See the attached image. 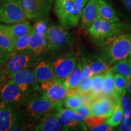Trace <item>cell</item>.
<instances>
[{"mask_svg": "<svg viewBox=\"0 0 131 131\" xmlns=\"http://www.w3.org/2000/svg\"><path fill=\"white\" fill-rule=\"evenodd\" d=\"M130 55L131 34L121 32L104 41L100 52V57L109 66Z\"/></svg>", "mask_w": 131, "mask_h": 131, "instance_id": "cell-1", "label": "cell"}, {"mask_svg": "<svg viewBox=\"0 0 131 131\" xmlns=\"http://www.w3.org/2000/svg\"><path fill=\"white\" fill-rule=\"evenodd\" d=\"M88 0H54V12L59 23L66 29L80 22L82 11Z\"/></svg>", "mask_w": 131, "mask_h": 131, "instance_id": "cell-2", "label": "cell"}, {"mask_svg": "<svg viewBox=\"0 0 131 131\" xmlns=\"http://www.w3.org/2000/svg\"><path fill=\"white\" fill-rule=\"evenodd\" d=\"M20 107L24 119L34 122L55 109L56 106L40 90L27 96Z\"/></svg>", "mask_w": 131, "mask_h": 131, "instance_id": "cell-3", "label": "cell"}, {"mask_svg": "<svg viewBox=\"0 0 131 131\" xmlns=\"http://www.w3.org/2000/svg\"><path fill=\"white\" fill-rule=\"evenodd\" d=\"M25 119L20 104L0 103V131L26 130Z\"/></svg>", "mask_w": 131, "mask_h": 131, "instance_id": "cell-4", "label": "cell"}, {"mask_svg": "<svg viewBox=\"0 0 131 131\" xmlns=\"http://www.w3.org/2000/svg\"><path fill=\"white\" fill-rule=\"evenodd\" d=\"M41 60L42 58L36 56L28 50L11 53L10 57L4 64L5 73L10 79L16 72L35 67Z\"/></svg>", "mask_w": 131, "mask_h": 131, "instance_id": "cell-5", "label": "cell"}, {"mask_svg": "<svg viewBox=\"0 0 131 131\" xmlns=\"http://www.w3.org/2000/svg\"><path fill=\"white\" fill-rule=\"evenodd\" d=\"M45 35L47 51L55 52L68 48L71 45V35L61 25L48 26Z\"/></svg>", "mask_w": 131, "mask_h": 131, "instance_id": "cell-6", "label": "cell"}, {"mask_svg": "<svg viewBox=\"0 0 131 131\" xmlns=\"http://www.w3.org/2000/svg\"><path fill=\"white\" fill-rule=\"evenodd\" d=\"M123 29V24L120 22H109L98 15L88 31L94 39L104 41L122 32Z\"/></svg>", "mask_w": 131, "mask_h": 131, "instance_id": "cell-7", "label": "cell"}, {"mask_svg": "<svg viewBox=\"0 0 131 131\" xmlns=\"http://www.w3.org/2000/svg\"><path fill=\"white\" fill-rule=\"evenodd\" d=\"M27 19L21 0H3L0 4V23L12 24Z\"/></svg>", "mask_w": 131, "mask_h": 131, "instance_id": "cell-8", "label": "cell"}, {"mask_svg": "<svg viewBox=\"0 0 131 131\" xmlns=\"http://www.w3.org/2000/svg\"><path fill=\"white\" fill-rule=\"evenodd\" d=\"M27 19L46 18L51 10L54 0H21Z\"/></svg>", "mask_w": 131, "mask_h": 131, "instance_id": "cell-9", "label": "cell"}, {"mask_svg": "<svg viewBox=\"0 0 131 131\" xmlns=\"http://www.w3.org/2000/svg\"><path fill=\"white\" fill-rule=\"evenodd\" d=\"M18 86L26 96L40 91V84L36 79L34 71L30 69L19 70L12 75L10 78Z\"/></svg>", "mask_w": 131, "mask_h": 131, "instance_id": "cell-10", "label": "cell"}, {"mask_svg": "<svg viewBox=\"0 0 131 131\" xmlns=\"http://www.w3.org/2000/svg\"><path fill=\"white\" fill-rule=\"evenodd\" d=\"M40 90L56 107L61 106L67 95L66 89L63 81L54 79L40 84Z\"/></svg>", "mask_w": 131, "mask_h": 131, "instance_id": "cell-11", "label": "cell"}, {"mask_svg": "<svg viewBox=\"0 0 131 131\" xmlns=\"http://www.w3.org/2000/svg\"><path fill=\"white\" fill-rule=\"evenodd\" d=\"M77 60L76 55L72 52L63 54L55 58L51 62L55 78L64 81L74 68Z\"/></svg>", "mask_w": 131, "mask_h": 131, "instance_id": "cell-12", "label": "cell"}, {"mask_svg": "<svg viewBox=\"0 0 131 131\" xmlns=\"http://www.w3.org/2000/svg\"><path fill=\"white\" fill-rule=\"evenodd\" d=\"M93 100L89 105L92 115L107 118L110 117L117 104L119 103L109 96H100Z\"/></svg>", "mask_w": 131, "mask_h": 131, "instance_id": "cell-13", "label": "cell"}, {"mask_svg": "<svg viewBox=\"0 0 131 131\" xmlns=\"http://www.w3.org/2000/svg\"><path fill=\"white\" fill-rule=\"evenodd\" d=\"M0 96L1 102L18 104H22L27 97L11 79L3 84L0 91Z\"/></svg>", "mask_w": 131, "mask_h": 131, "instance_id": "cell-14", "label": "cell"}, {"mask_svg": "<svg viewBox=\"0 0 131 131\" xmlns=\"http://www.w3.org/2000/svg\"><path fill=\"white\" fill-rule=\"evenodd\" d=\"M98 15V0H88L82 11L81 28L88 30Z\"/></svg>", "mask_w": 131, "mask_h": 131, "instance_id": "cell-15", "label": "cell"}, {"mask_svg": "<svg viewBox=\"0 0 131 131\" xmlns=\"http://www.w3.org/2000/svg\"><path fill=\"white\" fill-rule=\"evenodd\" d=\"M34 73L39 84L55 79L51 61L41 60L35 66Z\"/></svg>", "mask_w": 131, "mask_h": 131, "instance_id": "cell-16", "label": "cell"}, {"mask_svg": "<svg viewBox=\"0 0 131 131\" xmlns=\"http://www.w3.org/2000/svg\"><path fill=\"white\" fill-rule=\"evenodd\" d=\"M27 50L36 56L42 58L45 53L48 52L45 34H38L33 30Z\"/></svg>", "mask_w": 131, "mask_h": 131, "instance_id": "cell-17", "label": "cell"}, {"mask_svg": "<svg viewBox=\"0 0 131 131\" xmlns=\"http://www.w3.org/2000/svg\"><path fill=\"white\" fill-rule=\"evenodd\" d=\"M36 131H59L62 127L55 114L49 112L38 120L34 127Z\"/></svg>", "mask_w": 131, "mask_h": 131, "instance_id": "cell-18", "label": "cell"}, {"mask_svg": "<svg viewBox=\"0 0 131 131\" xmlns=\"http://www.w3.org/2000/svg\"><path fill=\"white\" fill-rule=\"evenodd\" d=\"M55 114L61 124L62 130H87L88 128L84 122H79L70 118L64 115L57 108H55Z\"/></svg>", "mask_w": 131, "mask_h": 131, "instance_id": "cell-19", "label": "cell"}, {"mask_svg": "<svg viewBox=\"0 0 131 131\" xmlns=\"http://www.w3.org/2000/svg\"><path fill=\"white\" fill-rule=\"evenodd\" d=\"M115 9L124 20L131 21V0H104Z\"/></svg>", "mask_w": 131, "mask_h": 131, "instance_id": "cell-20", "label": "cell"}, {"mask_svg": "<svg viewBox=\"0 0 131 131\" xmlns=\"http://www.w3.org/2000/svg\"><path fill=\"white\" fill-rule=\"evenodd\" d=\"M114 74L111 69L103 73L101 96H109L119 103V96L116 94L114 90Z\"/></svg>", "mask_w": 131, "mask_h": 131, "instance_id": "cell-21", "label": "cell"}, {"mask_svg": "<svg viewBox=\"0 0 131 131\" xmlns=\"http://www.w3.org/2000/svg\"><path fill=\"white\" fill-rule=\"evenodd\" d=\"M85 57L91 69L92 76L97 74H102L111 69L109 65L107 64L101 57L97 55L94 54L85 55Z\"/></svg>", "mask_w": 131, "mask_h": 131, "instance_id": "cell-22", "label": "cell"}, {"mask_svg": "<svg viewBox=\"0 0 131 131\" xmlns=\"http://www.w3.org/2000/svg\"><path fill=\"white\" fill-rule=\"evenodd\" d=\"M98 13L100 17L109 22L118 23L121 21L115 9L104 0H98Z\"/></svg>", "mask_w": 131, "mask_h": 131, "instance_id": "cell-23", "label": "cell"}, {"mask_svg": "<svg viewBox=\"0 0 131 131\" xmlns=\"http://www.w3.org/2000/svg\"><path fill=\"white\" fill-rule=\"evenodd\" d=\"M82 70L80 60H77L76 65L68 76L63 81L64 84L68 90L74 89L81 81Z\"/></svg>", "mask_w": 131, "mask_h": 131, "instance_id": "cell-24", "label": "cell"}, {"mask_svg": "<svg viewBox=\"0 0 131 131\" xmlns=\"http://www.w3.org/2000/svg\"><path fill=\"white\" fill-rule=\"evenodd\" d=\"M14 40L8 25L0 24V47L11 53L14 48Z\"/></svg>", "mask_w": 131, "mask_h": 131, "instance_id": "cell-25", "label": "cell"}, {"mask_svg": "<svg viewBox=\"0 0 131 131\" xmlns=\"http://www.w3.org/2000/svg\"><path fill=\"white\" fill-rule=\"evenodd\" d=\"M8 26L14 40L29 32L33 29L30 23L27 20L8 25Z\"/></svg>", "mask_w": 131, "mask_h": 131, "instance_id": "cell-26", "label": "cell"}, {"mask_svg": "<svg viewBox=\"0 0 131 131\" xmlns=\"http://www.w3.org/2000/svg\"><path fill=\"white\" fill-rule=\"evenodd\" d=\"M114 73H118L126 78L127 81L131 79V68L129 66L127 58L120 60L114 64L112 68H111Z\"/></svg>", "mask_w": 131, "mask_h": 131, "instance_id": "cell-27", "label": "cell"}, {"mask_svg": "<svg viewBox=\"0 0 131 131\" xmlns=\"http://www.w3.org/2000/svg\"><path fill=\"white\" fill-rule=\"evenodd\" d=\"M103 77V74L95 75L91 77L92 85L90 95L94 100L101 96Z\"/></svg>", "mask_w": 131, "mask_h": 131, "instance_id": "cell-28", "label": "cell"}, {"mask_svg": "<svg viewBox=\"0 0 131 131\" xmlns=\"http://www.w3.org/2000/svg\"><path fill=\"white\" fill-rule=\"evenodd\" d=\"M33 30H34L32 29V30L29 32L15 39L14 48H13V50L11 53L24 51V50H27L29 41H30L31 36H32L33 33Z\"/></svg>", "mask_w": 131, "mask_h": 131, "instance_id": "cell-29", "label": "cell"}, {"mask_svg": "<svg viewBox=\"0 0 131 131\" xmlns=\"http://www.w3.org/2000/svg\"><path fill=\"white\" fill-rule=\"evenodd\" d=\"M123 118V113L121 107L120 103H118L115 107L114 111L110 117L106 118L104 121L111 127H116L120 124Z\"/></svg>", "mask_w": 131, "mask_h": 131, "instance_id": "cell-30", "label": "cell"}, {"mask_svg": "<svg viewBox=\"0 0 131 131\" xmlns=\"http://www.w3.org/2000/svg\"><path fill=\"white\" fill-rule=\"evenodd\" d=\"M114 90L118 95L120 96L127 92V80L122 75L115 73L114 74Z\"/></svg>", "mask_w": 131, "mask_h": 131, "instance_id": "cell-31", "label": "cell"}, {"mask_svg": "<svg viewBox=\"0 0 131 131\" xmlns=\"http://www.w3.org/2000/svg\"><path fill=\"white\" fill-rule=\"evenodd\" d=\"M91 77L82 80L74 89L76 92L81 95H89L91 91Z\"/></svg>", "mask_w": 131, "mask_h": 131, "instance_id": "cell-32", "label": "cell"}, {"mask_svg": "<svg viewBox=\"0 0 131 131\" xmlns=\"http://www.w3.org/2000/svg\"><path fill=\"white\" fill-rule=\"evenodd\" d=\"M119 103L124 117H129L131 114V99L126 92L119 96Z\"/></svg>", "mask_w": 131, "mask_h": 131, "instance_id": "cell-33", "label": "cell"}, {"mask_svg": "<svg viewBox=\"0 0 131 131\" xmlns=\"http://www.w3.org/2000/svg\"><path fill=\"white\" fill-rule=\"evenodd\" d=\"M80 62H81L82 70L81 80L91 77V69L84 54H80Z\"/></svg>", "mask_w": 131, "mask_h": 131, "instance_id": "cell-34", "label": "cell"}, {"mask_svg": "<svg viewBox=\"0 0 131 131\" xmlns=\"http://www.w3.org/2000/svg\"><path fill=\"white\" fill-rule=\"evenodd\" d=\"M106 118L103 117H94V116H90L84 118V122L86 124L87 128L89 129V130L93 127L98 125L101 123L104 122Z\"/></svg>", "mask_w": 131, "mask_h": 131, "instance_id": "cell-35", "label": "cell"}, {"mask_svg": "<svg viewBox=\"0 0 131 131\" xmlns=\"http://www.w3.org/2000/svg\"><path fill=\"white\" fill-rule=\"evenodd\" d=\"M45 19L46 18H43L37 20V22L35 23V25L33 27L34 32L41 34H46L48 26H47V22Z\"/></svg>", "mask_w": 131, "mask_h": 131, "instance_id": "cell-36", "label": "cell"}, {"mask_svg": "<svg viewBox=\"0 0 131 131\" xmlns=\"http://www.w3.org/2000/svg\"><path fill=\"white\" fill-rule=\"evenodd\" d=\"M72 111H75V112L78 113L81 115L83 116L84 117H90V116H92L91 114V109L89 106L86 105V104H80L79 106L76 107L75 109H73Z\"/></svg>", "mask_w": 131, "mask_h": 131, "instance_id": "cell-37", "label": "cell"}, {"mask_svg": "<svg viewBox=\"0 0 131 131\" xmlns=\"http://www.w3.org/2000/svg\"><path fill=\"white\" fill-rule=\"evenodd\" d=\"M118 130H131V114L129 117H123L119 124Z\"/></svg>", "mask_w": 131, "mask_h": 131, "instance_id": "cell-38", "label": "cell"}, {"mask_svg": "<svg viewBox=\"0 0 131 131\" xmlns=\"http://www.w3.org/2000/svg\"><path fill=\"white\" fill-rule=\"evenodd\" d=\"M113 130V127L109 126L107 123H106L105 121L101 123L97 126L93 127L90 129V130L94 131H111Z\"/></svg>", "mask_w": 131, "mask_h": 131, "instance_id": "cell-39", "label": "cell"}, {"mask_svg": "<svg viewBox=\"0 0 131 131\" xmlns=\"http://www.w3.org/2000/svg\"><path fill=\"white\" fill-rule=\"evenodd\" d=\"M10 57V53L0 47V66H3L6 63Z\"/></svg>", "mask_w": 131, "mask_h": 131, "instance_id": "cell-40", "label": "cell"}, {"mask_svg": "<svg viewBox=\"0 0 131 131\" xmlns=\"http://www.w3.org/2000/svg\"><path fill=\"white\" fill-rule=\"evenodd\" d=\"M6 73H5L4 68L3 66H0V86H1L6 83V80L7 79Z\"/></svg>", "mask_w": 131, "mask_h": 131, "instance_id": "cell-41", "label": "cell"}, {"mask_svg": "<svg viewBox=\"0 0 131 131\" xmlns=\"http://www.w3.org/2000/svg\"><path fill=\"white\" fill-rule=\"evenodd\" d=\"M127 91L129 93V94L131 96V79L127 81Z\"/></svg>", "mask_w": 131, "mask_h": 131, "instance_id": "cell-42", "label": "cell"}, {"mask_svg": "<svg viewBox=\"0 0 131 131\" xmlns=\"http://www.w3.org/2000/svg\"><path fill=\"white\" fill-rule=\"evenodd\" d=\"M127 60H128L129 66H130V68H131V55H130V57H129L128 58H127Z\"/></svg>", "mask_w": 131, "mask_h": 131, "instance_id": "cell-43", "label": "cell"}, {"mask_svg": "<svg viewBox=\"0 0 131 131\" xmlns=\"http://www.w3.org/2000/svg\"><path fill=\"white\" fill-rule=\"evenodd\" d=\"M2 1H3V0H0V4H1V2H2Z\"/></svg>", "mask_w": 131, "mask_h": 131, "instance_id": "cell-44", "label": "cell"}, {"mask_svg": "<svg viewBox=\"0 0 131 131\" xmlns=\"http://www.w3.org/2000/svg\"><path fill=\"white\" fill-rule=\"evenodd\" d=\"M0 103H1V96H0Z\"/></svg>", "mask_w": 131, "mask_h": 131, "instance_id": "cell-45", "label": "cell"}]
</instances>
